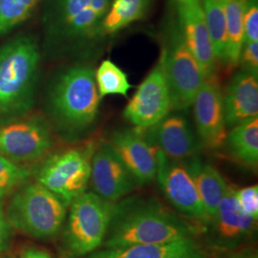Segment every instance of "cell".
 Wrapping results in <instances>:
<instances>
[{
  "label": "cell",
  "instance_id": "30bf717a",
  "mask_svg": "<svg viewBox=\"0 0 258 258\" xmlns=\"http://www.w3.org/2000/svg\"><path fill=\"white\" fill-rule=\"evenodd\" d=\"M257 219L245 214L237 206L235 188L229 184L215 214L207 224V244L218 253L238 249L254 238Z\"/></svg>",
  "mask_w": 258,
  "mask_h": 258
},
{
  "label": "cell",
  "instance_id": "7c38bea8",
  "mask_svg": "<svg viewBox=\"0 0 258 258\" xmlns=\"http://www.w3.org/2000/svg\"><path fill=\"white\" fill-rule=\"evenodd\" d=\"M171 112L163 56L150 71L123 110L124 119L136 128H148Z\"/></svg>",
  "mask_w": 258,
  "mask_h": 258
},
{
  "label": "cell",
  "instance_id": "8992f818",
  "mask_svg": "<svg viewBox=\"0 0 258 258\" xmlns=\"http://www.w3.org/2000/svg\"><path fill=\"white\" fill-rule=\"evenodd\" d=\"M114 203L93 191H85L69 205L60 231L62 258H83L102 247Z\"/></svg>",
  "mask_w": 258,
  "mask_h": 258
},
{
  "label": "cell",
  "instance_id": "2e32d148",
  "mask_svg": "<svg viewBox=\"0 0 258 258\" xmlns=\"http://www.w3.org/2000/svg\"><path fill=\"white\" fill-rule=\"evenodd\" d=\"M178 25L186 46L203 70L206 80L214 79L217 58L204 17L201 0L176 6Z\"/></svg>",
  "mask_w": 258,
  "mask_h": 258
},
{
  "label": "cell",
  "instance_id": "44dd1931",
  "mask_svg": "<svg viewBox=\"0 0 258 258\" xmlns=\"http://www.w3.org/2000/svg\"><path fill=\"white\" fill-rule=\"evenodd\" d=\"M231 156L246 166L258 163V118H252L231 127L225 144Z\"/></svg>",
  "mask_w": 258,
  "mask_h": 258
},
{
  "label": "cell",
  "instance_id": "3957f363",
  "mask_svg": "<svg viewBox=\"0 0 258 258\" xmlns=\"http://www.w3.org/2000/svg\"><path fill=\"white\" fill-rule=\"evenodd\" d=\"M40 50L31 36L14 37L0 47V123L19 120L32 108Z\"/></svg>",
  "mask_w": 258,
  "mask_h": 258
},
{
  "label": "cell",
  "instance_id": "484cf974",
  "mask_svg": "<svg viewBox=\"0 0 258 258\" xmlns=\"http://www.w3.org/2000/svg\"><path fill=\"white\" fill-rule=\"evenodd\" d=\"M40 0H0V37L25 21Z\"/></svg>",
  "mask_w": 258,
  "mask_h": 258
},
{
  "label": "cell",
  "instance_id": "5bb4252c",
  "mask_svg": "<svg viewBox=\"0 0 258 258\" xmlns=\"http://www.w3.org/2000/svg\"><path fill=\"white\" fill-rule=\"evenodd\" d=\"M144 138L167 158L183 161L197 155L202 148L198 136L182 114H167L156 124L141 129Z\"/></svg>",
  "mask_w": 258,
  "mask_h": 258
},
{
  "label": "cell",
  "instance_id": "4316f807",
  "mask_svg": "<svg viewBox=\"0 0 258 258\" xmlns=\"http://www.w3.org/2000/svg\"><path fill=\"white\" fill-rule=\"evenodd\" d=\"M30 175L31 171L27 167L0 156V202L13 190L26 183Z\"/></svg>",
  "mask_w": 258,
  "mask_h": 258
},
{
  "label": "cell",
  "instance_id": "9a60e30c",
  "mask_svg": "<svg viewBox=\"0 0 258 258\" xmlns=\"http://www.w3.org/2000/svg\"><path fill=\"white\" fill-rule=\"evenodd\" d=\"M194 120L202 147L217 150L227 136L223 93L214 79L205 80L194 100Z\"/></svg>",
  "mask_w": 258,
  "mask_h": 258
},
{
  "label": "cell",
  "instance_id": "4dcf8cb0",
  "mask_svg": "<svg viewBox=\"0 0 258 258\" xmlns=\"http://www.w3.org/2000/svg\"><path fill=\"white\" fill-rule=\"evenodd\" d=\"M4 202H0V255L6 251L13 238V229L4 213Z\"/></svg>",
  "mask_w": 258,
  "mask_h": 258
},
{
  "label": "cell",
  "instance_id": "6da1fadb",
  "mask_svg": "<svg viewBox=\"0 0 258 258\" xmlns=\"http://www.w3.org/2000/svg\"><path fill=\"white\" fill-rule=\"evenodd\" d=\"M202 232V227L187 220L156 197L128 195L113 205L102 248L164 244L197 238Z\"/></svg>",
  "mask_w": 258,
  "mask_h": 258
},
{
  "label": "cell",
  "instance_id": "e575fe53",
  "mask_svg": "<svg viewBox=\"0 0 258 258\" xmlns=\"http://www.w3.org/2000/svg\"><path fill=\"white\" fill-rule=\"evenodd\" d=\"M2 258H12V257H10V256H5V257H2Z\"/></svg>",
  "mask_w": 258,
  "mask_h": 258
},
{
  "label": "cell",
  "instance_id": "d6a6232c",
  "mask_svg": "<svg viewBox=\"0 0 258 258\" xmlns=\"http://www.w3.org/2000/svg\"><path fill=\"white\" fill-rule=\"evenodd\" d=\"M19 258H52L47 252L36 248H28L23 249Z\"/></svg>",
  "mask_w": 258,
  "mask_h": 258
},
{
  "label": "cell",
  "instance_id": "ac0fdd59",
  "mask_svg": "<svg viewBox=\"0 0 258 258\" xmlns=\"http://www.w3.org/2000/svg\"><path fill=\"white\" fill-rule=\"evenodd\" d=\"M83 258H211L197 238L96 249Z\"/></svg>",
  "mask_w": 258,
  "mask_h": 258
},
{
  "label": "cell",
  "instance_id": "d6986e66",
  "mask_svg": "<svg viewBox=\"0 0 258 258\" xmlns=\"http://www.w3.org/2000/svg\"><path fill=\"white\" fill-rule=\"evenodd\" d=\"M223 106L227 128L257 117V74L242 70L234 75L223 94Z\"/></svg>",
  "mask_w": 258,
  "mask_h": 258
},
{
  "label": "cell",
  "instance_id": "277c9868",
  "mask_svg": "<svg viewBox=\"0 0 258 258\" xmlns=\"http://www.w3.org/2000/svg\"><path fill=\"white\" fill-rule=\"evenodd\" d=\"M112 0H45L42 24L45 46L66 53L103 37L102 23Z\"/></svg>",
  "mask_w": 258,
  "mask_h": 258
},
{
  "label": "cell",
  "instance_id": "e0dca14e",
  "mask_svg": "<svg viewBox=\"0 0 258 258\" xmlns=\"http://www.w3.org/2000/svg\"><path fill=\"white\" fill-rule=\"evenodd\" d=\"M109 141L139 186L150 184L156 179V149L148 144L140 129L115 131Z\"/></svg>",
  "mask_w": 258,
  "mask_h": 258
},
{
  "label": "cell",
  "instance_id": "1f68e13d",
  "mask_svg": "<svg viewBox=\"0 0 258 258\" xmlns=\"http://www.w3.org/2000/svg\"><path fill=\"white\" fill-rule=\"evenodd\" d=\"M218 258H258L257 251L252 248H238L218 253Z\"/></svg>",
  "mask_w": 258,
  "mask_h": 258
},
{
  "label": "cell",
  "instance_id": "8fae6325",
  "mask_svg": "<svg viewBox=\"0 0 258 258\" xmlns=\"http://www.w3.org/2000/svg\"><path fill=\"white\" fill-rule=\"evenodd\" d=\"M53 146L50 122L35 115L19 119L0 127V156L20 164L44 156Z\"/></svg>",
  "mask_w": 258,
  "mask_h": 258
},
{
  "label": "cell",
  "instance_id": "cb8c5ba5",
  "mask_svg": "<svg viewBox=\"0 0 258 258\" xmlns=\"http://www.w3.org/2000/svg\"><path fill=\"white\" fill-rule=\"evenodd\" d=\"M204 17L217 60L226 64L228 33L222 0H201Z\"/></svg>",
  "mask_w": 258,
  "mask_h": 258
},
{
  "label": "cell",
  "instance_id": "f546056e",
  "mask_svg": "<svg viewBox=\"0 0 258 258\" xmlns=\"http://www.w3.org/2000/svg\"><path fill=\"white\" fill-rule=\"evenodd\" d=\"M239 63L243 70L257 74L258 41L245 42L240 54Z\"/></svg>",
  "mask_w": 258,
  "mask_h": 258
},
{
  "label": "cell",
  "instance_id": "7a4b0ae2",
  "mask_svg": "<svg viewBox=\"0 0 258 258\" xmlns=\"http://www.w3.org/2000/svg\"><path fill=\"white\" fill-rule=\"evenodd\" d=\"M101 100L95 71L87 65H74L56 75L51 83L47 112L58 135L66 141H76L92 127Z\"/></svg>",
  "mask_w": 258,
  "mask_h": 258
},
{
  "label": "cell",
  "instance_id": "52a82bcc",
  "mask_svg": "<svg viewBox=\"0 0 258 258\" xmlns=\"http://www.w3.org/2000/svg\"><path fill=\"white\" fill-rule=\"evenodd\" d=\"M161 55L164 60L171 111H183L194 104L206 77L186 46L178 23L167 31Z\"/></svg>",
  "mask_w": 258,
  "mask_h": 258
},
{
  "label": "cell",
  "instance_id": "83f0119b",
  "mask_svg": "<svg viewBox=\"0 0 258 258\" xmlns=\"http://www.w3.org/2000/svg\"><path fill=\"white\" fill-rule=\"evenodd\" d=\"M235 200L240 210L252 218H258L257 184L235 188Z\"/></svg>",
  "mask_w": 258,
  "mask_h": 258
},
{
  "label": "cell",
  "instance_id": "7402d4cb",
  "mask_svg": "<svg viewBox=\"0 0 258 258\" xmlns=\"http://www.w3.org/2000/svg\"><path fill=\"white\" fill-rule=\"evenodd\" d=\"M228 33L226 64L232 69L239 64L240 54L244 44L243 19L248 0H222Z\"/></svg>",
  "mask_w": 258,
  "mask_h": 258
},
{
  "label": "cell",
  "instance_id": "d4e9b609",
  "mask_svg": "<svg viewBox=\"0 0 258 258\" xmlns=\"http://www.w3.org/2000/svg\"><path fill=\"white\" fill-rule=\"evenodd\" d=\"M95 82L100 98L108 95H120L127 98L132 85L127 75L110 59L103 60L95 71Z\"/></svg>",
  "mask_w": 258,
  "mask_h": 258
},
{
  "label": "cell",
  "instance_id": "603a6c76",
  "mask_svg": "<svg viewBox=\"0 0 258 258\" xmlns=\"http://www.w3.org/2000/svg\"><path fill=\"white\" fill-rule=\"evenodd\" d=\"M151 0H112L109 10L103 19V36L113 35L143 19Z\"/></svg>",
  "mask_w": 258,
  "mask_h": 258
},
{
  "label": "cell",
  "instance_id": "4fadbf2b",
  "mask_svg": "<svg viewBox=\"0 0 258 258\" xmlns=\"http://www.w3.org/2000/svg\"><path fill=\"white\" fill-rule=\"evenodd\" d=\"M89 183L93 192L112 203L128 196L139 186L110 141L106 140L100 141L95 147Z\"/></svg>",
  "mask_w": 258,
  "mask_h": 258
},
{
  "label": "cell",
  "instance_id": "9c48e42d",
  "mask_svg": "<svg viewBox=\"0 0 258 258\" xmlns=\"http://www.w3.org/2000/svg\"><path fill=\"white\" fill-rule=\"evenodd\" d=\"M156 179L162 192L179 214L202 227L210 217L186 167L156 149Z\"/></svg>",
  "mask_w": 258,
  "mask_h": 258
},
{
  "label": "cell",
  "instance_id": "ffe728a7",
  "mask_svg": "<svg viewBox=\"0 0 258 258\" xmlns=\"http://www.w3.org/2000/svg\"><path fill=\"white\" fill-rule=\"evenodd\" d=\"M191 176L210 219L215 214L229 184L214 166L205 163L197 155L184 164Z\"/></svg>",
  "mask_w": 258,
  "mask_h": 258
},
{
  "label": "cell",
  "instance_id": "ba28073f",
  "mask_svg": "<svg viewBox=\"0 0 258 258\" xmlns=\"http://www.w3.org/2000/svg\"><path fill=\"white\" fill-rule=\"evenodd\" d=\"M96 144L69 148L47 157L35 171L37 183L59 197L68 207L84 194L90 182Z\"/></svg>",
  "mask_w": 258,
  "mask_h": 258
},
{
  "label": "cell",
  "instance_id": "f1b7e54d",
  "mask_svg": "<svg viewBox=\"0 0 258 258\" xmlns=\"http://www.w3.org/2000/svg\"><path fill=\"white\" fill-rule=\"evenodd\" d=\"M243 36L244 43L258 41L257 0H248L243 19Z\"/></svg>",
  "mask_w": 258,
  "mask_h": 258
},
{
  "label": "cell",
  "instance_id": "836d02e7",
  "mask_svg": "<svg viewBox=\"0 0 258 258\" xmlns=\"http://www.w3.org/2000/svg\"><path fill=\"white\" fill-rule=\"evenodd\" d=\"M199 0H174L176 6H181V5H185V4H189L192 2H196Z\"/></svg>",
  "mask_w": 258,
  "mask_h": 258
},
{
  "label": "cell",
  "instance_id": "5b68a950",
  "mask_svg": "<svg viewBox=\"0 0 258 258\" xmlns=\"http://www.w3.org/2000/svg\"><path fill=\"white\" fill-rule=\"evenodd\" d=\"M67 209L59 197L36 181L18 187L4 213L13 230L35 239L51 240L59 235Z\"/></svg>",
  "mask_w": 258,
  "mask_h": 258
}]
</instances>
